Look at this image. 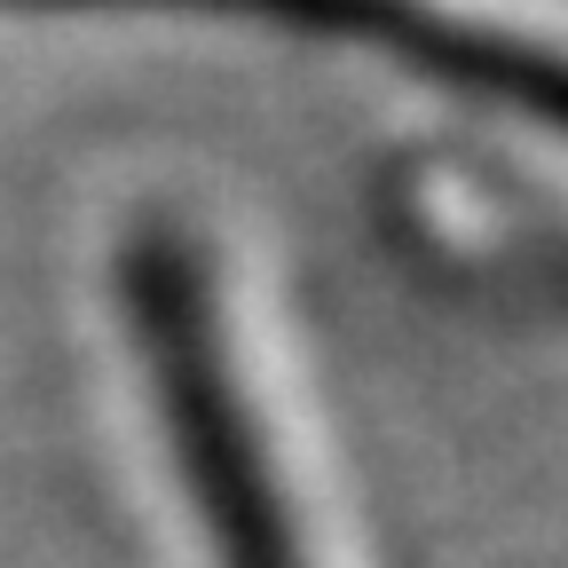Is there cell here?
Returning <instances> with one entry per match:
<instances>
[{"label": "cell", "instance_id": "cell-1", "mask_svg": "<svg viewBox=\"0 0 568 568\" xmlns=\"http://www.w3.org/2000/svg\"><path fill=\"white\" fill-rule=\"evenodd\" d=\"M134 339L159 387L166 443L182 458V481L197 489L205 537L222 568H308L284 489L261 450V403L245 395L237 347H230V293L213 276V253L197 230H142L119 261Z\"/></svg>", "mask_w": 568, "mask_h": 568}, {"label": "cell", "instance_id": "cell-2", "mask_svg": "<svg viewBox=\"0 0 568 568\" xmlns=\"http://www.w3.org/2000/svg\"><path fill=\"white\" fill-rule=\"evenodd\" d=\"M545 268H552V284L568 293V245H560V253H545Z\"/></svg>", "mask_w": 568, "mask_h": 568}]
</instances>
